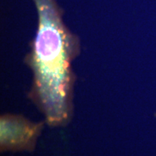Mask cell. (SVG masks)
<instances>
[{
    "mask_svg": "<svg viewBox=\"0 0 156 156\" xmlns=\"http://www.w3.org/2000/svg\"><path fill=\"white\" fill-rule=\"evenodd\" d=\"M42 124H34L15 115H5L0 122L2 149L17 151L34 147L42 129Z\"/></svg>",
    "mask_w": 156,
    "mask_h": 156,
    "instance_id": "cell-2",
    "label": "cell"
},
{
    "mask_svg": "<svg viewBox=\"0 0 156 156\" xmlns=\"http://www.w3.org/2000/svg\"><path fill=\"white\" fill-rule=\"evenodd\" d=\"M38 28L25 61L34 79L30 95L51 126L67 123L72 115L73 62L80 41L64 24L56 0H34Z\"/></svg>",
    "mask_w": 156,
    "mask_h": 156,
    "instance_id": "cell-1",
    "label": "cell"
}]
</instances>
